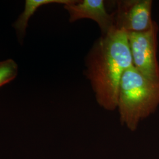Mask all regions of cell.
<instances>
[{
	"mask_svg": "<svg viewBox=\"0 0 159 159\" xmlns=\"http://www.w3.org/2000/svg\"><path fill=\"white\" fill-rule=\"evenodd\" d=\"M131 66L125 30L114 27L97 40L86 57L85 74L100 107L107 111L117 109L121 80Z\"/></svg>",
	"mask_w": 159,
	"mask_h": 159,
	"instance_id": "cell-1",
	"label": "cell"
},
{
	"mask_svg": "<svg viewBox=\"0 0 159 159\" xmlns=\"http://www.w3.org/2000/svg\"><path fill=\"white\" fill-rule=\"evenodd\" d=\"M159 102V83L146 79L133 66L123 74L120 84L117 107L121 124L136 130L139 122Z\"/></svg>",
	"mask_w": 159,
	"mask_h": 159,
	"instance_id": "cell-2",
	"label": "cell"
},
{
	"mask_svg": "<svg viewBox=\"0 0 159 159\" xmlns=\"http://www.w3.org/2000/svg\"><path fill=\"white\" fill-rule=\"evenodd\" d=\"M156 26L143 32H128L133 66L150 81L159 83V67L156 58Z\"/></svg>",
	"mask_w": 159,
	"mask_h": 159,
	"instance_id": "cell-3",
	"label": "cell"
},
{
	"mask_svg": "<svg viewBox=\"0 0 159 159\" xmlns=\"http://www.w3.org/2000/svg\"><path fill=\"white\" fill-rule=\"evenodd\" d=\"M152 5L150 0L119 1L114 12L115 27L127 33L147 31L153 24L151 20Z\"/></svg>",
	"mask_w": 159,
	"mask_h": 159,
	"instance_id": "cell-4",
	"label": "cell"
},
{
	"mask_svg": "<svg viewBox=\"0 0 159 159\" xmlns=\"http://www.w3.org/2000/svg\"><path fill=\"white\" fill-rule=\"evenodd\" d=\"M64 8L69 13L71 23L81 19H90L96 22L102 35L108 33L115 27L114 12L108 13L102 0L74 1L65 5Z\"/></svg>",
	"mask_w": 159,
	"mask_h": 159,
	"instance_id": "cell-5",
	"label": "cell"
},
{
	"mask_svg": "<svg viewBox=\"0 0 159 159\" xmlns=\"http://www.w3.org/2000/svg\"><path fill=\"white\" fill-rule=\"evenodd\" d=\"M74 1V0H27L24 10L14 24V27L19 33L23 34L27 27L30 18L41 6L49 4H61L65 6Z\"/></svg>",
	"mask_w": 159,
	"mask_h": 159,
	"instance_id": "cell-6",
	"label": "cell"
},
{
	"mask_svg": "<svg viewBox=\"0 0 159 159\" xmlns=\"http://www.w3.org/2000/svg\"><path fill=\"white\" fill-rule=\"evenodd\" d=\"M18 73V66L12 59L0 62V87L14 79Z\"/></svg>",
	"mask_w": 159,
	"mask_h": 159,
	"instance_id": "cell-7",
	"label": "cell"
}]
</instances>
